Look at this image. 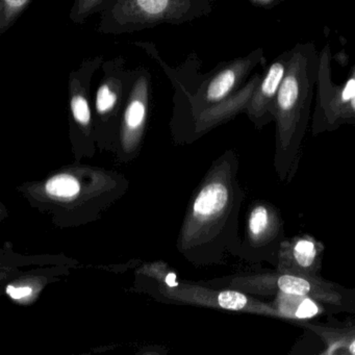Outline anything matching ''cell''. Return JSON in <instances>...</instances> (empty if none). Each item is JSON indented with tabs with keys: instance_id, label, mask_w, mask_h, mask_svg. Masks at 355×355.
<instances>
[{
	"instance_id": "cell-2",
	"label": "cell",
	"mask_w": 355,
	"mask_h": 355,
	"mask_svg": "<svg viewBox=\"0 0 355 355\" xmlns=\"http://www.w3.org/2000/svg\"><path fill=\"white\" fill-rule=\"evenodd\" d=\"M216 0H110L99 14L97 33L132 34L163 24L180 26L209 15Z\"/></svg>"
},
{
	"instance_id": "cell-3",
	"label": "cell",
	"mask_w": 355,
	"mask_h": 355,
	"mask_svg": "<svg viewBox=\"0 0 355 355\" xmlns=\"http://www.w3.org/2000/svg\"><path fill=\"white\" fill-rule=\"evenodd\" d=\"M232 288L253 296H274L276 293L309 297L321 303L329 315L355 313V288H346L322 276L284 273L278 270L248 272L230 280Z\"/></svg>"
},
{
	"instance_id": "cell-9",
	"label": "cell",
	"mask_w": 355,
	"mask_h": 355,
	"mask_svg": "<svg viewBox=\"0 0 355 355\" xmlns=\"http://www.w3.org/2000/svg\"><path fill=\"white\" fill-rule=\"evenodd\" d=\"M291 55L292 51H286L270 64L249 101L245 113L257 130H261L274 121V105L288 71Z\"/></svg>"
},
{
	"instance_id": "cell-11",
	"label": "cell",
	"mask_w": 355,
	"mask_h": 355,
	"mask_svg": "<svg viewBox=\"0 0 355 355\" xmlns=\"http://www.w3.org/2000/svg\"><path fill=\"white\" fill-rule=\"evenodd\" d=\"M290 323L315 334L324 344L321 354L355 355V318L340 321L328 315V319L324 322L311 319Z\"/></svg>"
},
{
	"instance_id": "cell-10",
	"label": "cell",
	"mask_w": 355,
	"mask_h": 355,
	"mask_svg": "<svg viewBox=\"0 0 355 355\" xmlns=\"http://www.w3.org/2000/svg\"><path fill=\"white\" fill-rule=\"evenodd\" d=\"M325 247L309 234L286 239L280 247L275 269L284 273L321 276Z\"/></svg>"
},
{
	"instance_id": "cell-12",
	"label": "cell",
	"mask_w": 355,
	"mask_h": 355,
	"mask_svg": "<svg viewBox=\"0 0 355 355\" xmlns=\"http://www.w3.org/2000/svg\"><path fill=\"white\" fill-rule=\"evenodd\" d=\"M271 305L278 311L282 319L292 321L315 319L320 315H329L327 309L313 299L299 295L278 292L274 295Z\"/></svg>"
},
{
	"instance_id": "cell-4",
	"label": "cell",
	"mask_w": 355,
	"mask_h": 355,
	"mask_svg": "<svg viewBox=\"0 0 355 355\" xmlns=\"http://www.w3.org/2000/svg\"><path fill=\"white\" fill-rule=\"evenodd\" d=\"M330 47L320 51L317 98L311 122V134L319 136L334 132L342 125H355V64L346 80L336 85L331 80Z\"/></svg>"
},
{
	"instance_id": "cell-5",
	"label": "cell",
	"mask_w": 355,
	"mask_h": 355,
	"mask_svg": "<svg viewBox=\"0 0 355 355\" xmlns=\"http://www.w3.org/2000/svg\"><path fill=\"white\" fill-rule=\"evenodd\" d=\"M263 59V49H257L245 57L218 64L209 73L202 74L191 96L174 94L176 110L189 111L195 116L226 101L245 86L251 72Z\"/></svg>"
},
{
	"instance_id": "cell-7",
	"label": "cell",
	"mask_w": 355,
	"mask_h": 355,
	"mask_svg": "<svg viewBox=\"0 0 355 355\" xmlns=\"http://www.w3.org/2000/svg\"><path fill=\"white\" fill-rule=\"evenodd\" d=\"M128 60L119 55L105 60L103 76L97 86L93 101L94 128L101 134H112L117 130L122 112L132 87L134 69L128 67Z\"/></svg>"
},
{
	"instance_id": "cell-1",
	"label": "cell",
	"mask_w": 355,
	"mask_h": 355,
	"mask_svg": "<svg viewBox=\"0 0 355 355\" xmlns=\"http://www.w3.org/2000/svg\"><path fill=\"white\" fill-rule=\"evenodd\" d=\"M291 51L288 71L278 91L273 112L274 168L282 182H292L298 171L319 78L320 53L313 42L298 43Z\"/></svg>"
},
{
	"instance_id": "cell-18",
	"label": "cell",
	"mask_w": 355,
	"mask_h": 355,
	"mask_svg": "<svg viewBox=\"0 0 355 355\" xmlns=\"http://www.w3.org/2000/svg\"><path fill=\"white\" fill-rule=\"evenodd\" d=\"M166 284L170 286V288H176L178 286V282H176V275L174 273H169L166 277Z\"/></svg>"
},
{
	"instance_id": "cell-15",
	"label": "cell",
	"mask_w": 355,
	"mask_h": 355,
	"mask_svg": "<svg viewBox=\"0 0 355 355\" xmlns=\"http://www.w3.org/2000/svg\"><path fill=\"white\" fill-rule=\"evenodd\" d=\"M47 194L59 198H71L80 192L78 180L69 174H59L47 182Z\"/></svg>"
},
{
	"instance_id": "cell-17",
	"label": "cell",
	"mask_w": 355,
	"mask_h": 355,
	"mask_svg": "<svg viewBox=\"0 0 355 355\" xmlns=\"http://www.w3.org/2000/svg\"><path fill=\"white\" fill-rule=\"evenodd\" d=\"M252 5L257 6L259 8H266V9H270V8L275 7L278 3H282L284 0H249Z\"/></svg>"
},
{
	"instance_id": "cell-6",
	"label": "cell",
	"mask_w": 355,
	"mask_h": 355,
	"mask_svg": "<svg viewBox=\"0 0 355 355\" xmlns=\"http://www.w3.org/2000/svg\"><path fill=\"white\" fill-rule=\"evenodd\" d=\"M284 240V221L279 209L269 201L257 200L249 209L244 239L234 252L249 263L266 261L276 268Z\"/></svg>"
},
{
	"instance_id": "cell-8",
	"label": "cell",
	"mask_w": 355,
	"mask_h": 355,
	"mask_svg": "<svg viewBox=\"0 0 355 355\" xmlns=\"http://www.w3.org/2000/svg\"><path fill=\"white\" fill-rule=\"evenodd\" d=\"M153 76L145 66L134 68L132 87L122 112L121 138L124 144H134L142 136L150 110Z\"/></svg>"
},
{
	"instance_id": "cell-16",
	"label": "cell",
	"mask_w": 355,
	"mask_h": 355,
	"mask_svg": "<svg viewBox=\"0 0 355 355\" xmlns=\"http://www.w3.org/2000/svg\"><path fill=\"white\" fill-rule=\"evenodd\" d=\"M7 293L13 299H22L24 297L30 296L33 293L30 286H20V288H14V286H8Z\"/></svg>"
},
{
	"instance_id": "cell-14",
	"label": "cell",
	"mask_w": 355,
	"mask_h": 355,
	"mask_svg": "<svg viewBox=\"0 0 355 355\" xmlns=\"http://www.w3.org/2000/svg\"><path fill=\"white\" fill-rule=\"evenodd\" d=\"M109 3L110 0H74L70 9V20L76 26H83L93 15L101 14Z\"/></svg>"
},
{
	"instance_id": "cell-13",
	"label": "cell",
	"mask_w": 355,
	"mask_h": 355,
	"mask_svg": "<svg viewBox=\"0 0 355 355\" xmlns=\"http://www.w3.org/2000/svg\"><path fill=\"white\" fill-rule=\"evenodd\" d=\"M33 1L34 0H0V36L11 30Z\"/></svg>"
}]
</instances>
